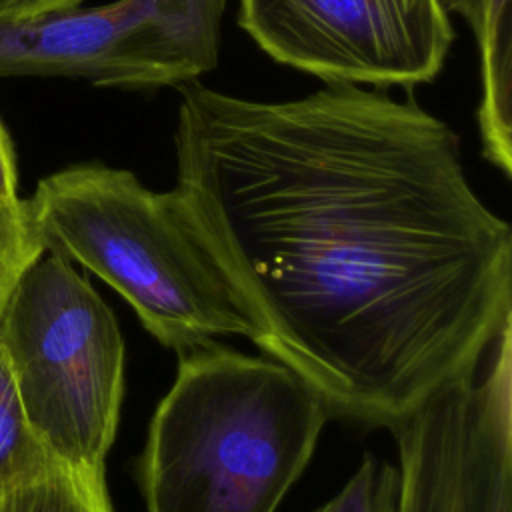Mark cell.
<instances>
[{"label":"cell","mask_w":512,"mask_h":512,"mask_svg":"<svg viewBox=\"0 0 512 512\" xmlns=\"http://www.w3.org/2000/svg\"><path fill=\"white\" fill-rule=\"evenodd\" d=\"M236 22L278 64L408 94L438 78L454 44L442 0H236Z\"/></svg>","instance_id":"8992f818"},{"label":"cell","mask_w":512,"mask_h":512,"mask_svg":"<svg viewBox=\"0 0 512 512\" xmlns=\"http://www.w3.org/2000/svg\"><path fill=\"white\" fill-rule=\"evenodd\" d=\"M0 348L26 422L50 456L104 472L124 400L126 346L90 280L42 252L2 304Z\"/></svg>","instance_id":"277c9868"},{"label":"cell","mask_w":512,"mask_h":512,"mask_svg":"<svg viewBox=\"0 0 512 512\" xmlns=\"http://www.w3.org/2000/svg\"><path fill=\"white\" fill-rule=\"evenodd\" d=\"M176 186L256 328L330 418L394 430L512 326V228L412 96L178 86Z\"/></svg>","instance_id":"6da1fadb"},{"label":"cell","mask_w":512,"mask_h":512,"mask_svg":"<svg viewBox=\"0 0 512 512\" xmlns=\"http://www.w3.org/2000/svg\"><path fill=\"white\" fill-rule=\"evenodd\" d=\"M58 466L22 412L14 378L0 348V494Z\"/></svg>","instance_id":"9c48e42d"},{"label":"cell","mask_w":512,"mask_h":512,"mask_svg":"<svg viewBox=\"0 0 512 512\" xmlns=\"http://www.w3.org/2000/svg\"><path fill=\"white\" fill-rule=\"evenodd\" d=\"M0 512H114L104 472L54 466L0 494Z\"/></svg>","instance_id":"ba28073f"},{"label":"cell","mask_w":512,"mask_h":512,"mask_svg":"<svg viewBox=\"0 0 512 512\" xmlns=\"http://www.w3.org/2000/svg\"><path fill=\"white\" fill-rule=\"evenodd\" d=\"M224 10L226 0H112L0 22V78L178 88L216 68Z\"/></svg>","instance_id":"5b68a950"},{"label":"cell","mask_w":512,"mask_h":512,"mask_svg":"<svg viewBox=\"0 0 512 512\" xmlns=\"http://www.w3.org/2000/svg\"><path fill=\"white\" fill-rule=\"evenodd\" d=\"M44 252L104 280L174 352L256 328L192 224L180 194L144 186L126 168L78 162L24 198Z\"/></svg>","instance_id":"3957f363"},{"label":"cell","mask_w":512,"mask_h":512,"mask_svg":"<svg viewBox=\"0 0 512 512\" xmlns=\"http://www.w3.org/2000/svg\"><path fill=\"white\" fill-rule=\"evenodd\" d=\"M396 512H474L466 500L458 494L430 488V486H412L400 492Z\"/></svg>","instance_id":"7c38bea8"},{"label":"cell","mask_w":512,"mask_h":512,"mask_svg":"<svg viewBox=\"0 0 512 512\" xmlns=\"http://www.w3.org/2000/svg\"><path fill=\"white\" fill-rule=\"evenodd\" d=\"M18 170L12 138L0 120V200H18Z\"/></svg>","instance_id":"5bb4252c"},{"label":"cell","mask_w":512,"mask_h":512,"mask_svg":"<svg viewBox=\"0 0 512 512\" xmlns=\"http://www.w3.org/2000/svg\"><path fill=\"white\" fill-rule=\"evenodd\" d=\"M460 14L476 40L480 58L478 136L484 158L512 176V16L510 0H442Z\"/></svg>","instance_id":"52a82bcc"},{"label":"cell","mask_w":512,"mask_h":512,"mask_svg":"<svg viewBox=\"0 0 512 512\" xmlns=\"http://www.w3.org/2000/svg\"><path fill=\"white\" fill-rule=\"evenodd\" d=\"M42 252L24 198L0 200V310L18 276Z\"/></svg>","instance_id":"8fae6325"},{"label":"cell","mask_w":512,"mask_h":512,"mask_svg":"<svg viewBox=\"0 0 512 512\" xmlns=\"http://www.w3.org/2000/svg\"><path fill=\"white\" fill-rule=\"evenodd\" d=\"M398 468L366 452L350 480L314 512H396Z\"/></svg>","instance_id":"30bf717a"},{"label":"cell","mask_w":512,"mask_h":512,"mask_svg":"<svg viewBox=\"0 0 512 512\" xmlns=\"http://www.w3.org/2000/svg\"><path fill=\"white\" fill-rule=\"evenodd\" d=\"M82 2L84 0H0V22L34 18L40 14L72 8Z\"/></svg>","instance_id":"4fadbf2b"},{"label":"cell","mask_w":512,"mask_h":512,"mask_svg":"<svg viewBox=\"0 0 512 512\" xmlns=\"http://www.w3.org/2000/svg\"><path fill=\"white\" fill-rule=\"evenodd\" d=\"M176 354L134 460L146 512H276L314 454L324 404L270 356L216 340Z\"/></svg>","instance_id":"7a4b0ae2"}]
</instances>
